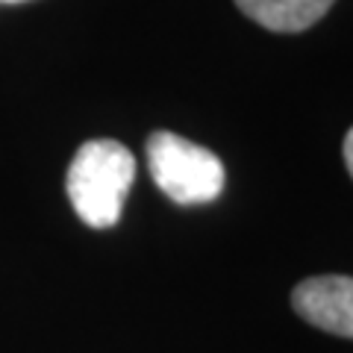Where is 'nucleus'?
<instances>
[{"instance_id":"f03ea898","label":"nucleus","mask_w":353,"mask_h":353,"mask_svg":"<svg viewBox=\"0 0 353 353\" xmlns=\"http://www.w3.org/2000/svg\"><path fill=\"white\" fill-rule=\"evenodd\" d=\"M148 168L153 183L180 206L212 203L224 192V180H227L224 162L212 150L168 130L150 132Z\"/></svg>"},{"instance_id":"7ed1b4c3","label":"nucleus","mask_w":353,"mask_h":353,"mask_svg":"<svg viewBox=\"0 0 353 353\" xmlns=\"http://www.w3.org/2000/svg\"><path fill=\"white\" fill-rule=\"evenodd\" d=\"M292 306L306 324L341 339H353V277H306L292 292Z\"/></svg>"},{"instance_id":"423d86ee","label":"nucleus","mask_w":353,"mask_h":353,"mask_svg":"<svg viewBox=\"0 0 353 353\" xmlns=\"http://www.w3.org/2000/svg\"><path fill=\"white\" fill-rule=\"evenodd\" d=\"M3 3H27V0H0V6Z\"/></svg>"},{"instance_id":"f257e3e1","label":"nucleus","mask_w":353,"mask_h":353,"mask_svg":"<svg viewBox=\"0 0 353 353\" xmlns=\"http://www.w3.org/2000/svg\"><path fill=\"white\" fill-rule=\"evenodd\" d=\"M132 180V153L115 139H92L74 153L65 192L83 224L92 230H109L118 224Z\"/></svg>"},{"instance_id":"39448f33","label":"nucleus","mask_w":353,"mask_h":353,"mask_svg":"<svg viewBox=\"0 0 353 353\" xmlns=\"http://www.w3.org/2000/svg\"><path fill=\"white\" fill-rule=\"evenodd\" d=\"M345 165H347V171L353 176V130L347 132V139H345Z\"/></svg>"},{"instance_id":"20e7f679","label":"nucleus","mask_w":353,"mask_h":353,"mask_svg":"<svg viewBox=\"0 0 353 353\" xmlns=\"http://www.w3.org/2000/svg\"><path fill=\"white\" fill-rule=\"evenodd\" d=\"M336 0H236L250 21L271 32H303L318 24Z\"/></svg>"}]
</instances>
